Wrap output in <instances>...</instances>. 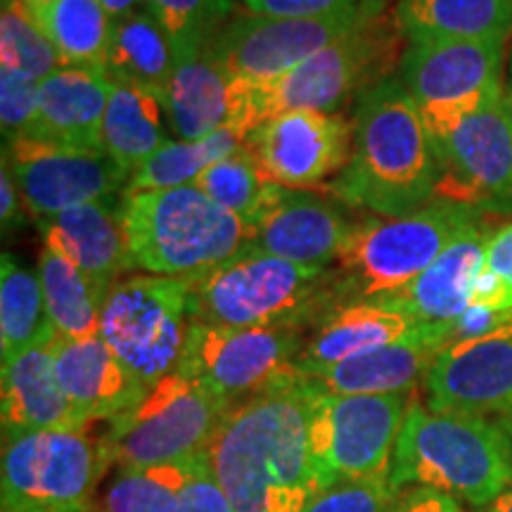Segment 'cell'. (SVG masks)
Segmentation results:
<instances>
[{"mask_svg":"<svg viewBox=\"0 0 512 512\" xmlns=\"http://www.w3.org/2000/svg\"><path fill=\"white\" fill-rule=\"evenodd\" d=\"M311 399L313 380L299 373L226 413L207 453L233 512H304L318 491Z\"/></svg>","mask_w":512,"mask_h":512,"instance_id":"1","label":"cell"},{"mask_svg":"<svg viewBox=\"0 0 512 512\" xmlns=\"http://www.w3.org/2000/svg\"><path fill=\"white\" fill-rule=\"evenodd\" d=\"M439 166L418 105L399 79L356 100L354 150L328 183L330 197L380 216H403L434 202Z\"/></svg>","mask_w":512,"mask_h":512,"instance_id":"2","label":"cell"},{"mask_svg":"<svg viewBox=\"0 0 512 512\" xmlns=\"http://www.w3.org/2000/svg\"><path fill=\"white\" fill-rule=\"evenodd\" d=\"M363 3V15L330 46L318 50L283 79L249 83L233 79V126L247 136L283 112H337L387 81L408 48L396 12Z\"/></svg>","mask_w":512,"mask_h":512,"instance_id":"3","label":"cell"},{"mask_svg":"<svg viewBox=\"0 0 512 512\" xmlns=\"http://www.w3.org/2000/svg\"><path fill=\"white\" fill-rule=\"evenodd\" d=\"M337 275L247 247L190 280V320L216 328H306L342 309Z\"/></svg>","mask_w":512,"mask_h":512,"instance_id":"4","label":"cell"},{"mask_svg":"<svg viewBox=\"0 0 512 512\" xmlns=\"http://www.w3.org/2000/svg\"><path fill=\"white\" fill-rule=\"evenodd\" d=\"M389 477L396 489L427 486L489 505L512 484V441L496 420L437 411L411 399Z\"/></svg>","mask_w":512,"mask_h":512,"instance_id":"5","label":"cell"},{"mask_svg":"<svg viewBox=\"0 0 512 512\" xmlns=\"http://www.w3.org/2000/svg\"><path fill=\"white\" fill-rule=\"evenodd\" d=\"M136 268L195 280L249 247V226L192 185L121 195Z\"/></svg>","mask_w":512,"mask_h":512,"instance_id":"6","label":"cell"},{"mask_svg":"<svg viewBox=\"0 0 512 512\" xmlns=\"http://www.w3.org/2000/svg\"><path fill=\"white\" fill-rule=\"evenodd\" d=\"M482 216L477 209L434 200L411 214L351 223L335 273L344 306L377 302L413 283Z\"/></svg>","mask_w":512,"mask_h":512,"instance_id":"7","label":"cell"},{"mask_svg":"<svg viewBox=\"0 0 512 512\" xmlns=\"http://www.w3.org/2000/svg\"><path fill=\"white\" fill-rule=\"evenodd\" d=\"M228 411L202 382L176 370L110 422L102 446L121 470L178 463L207 451Z\"/></svg>","mask_w":512,"mask_h":512,"instance_id":"8","label":"cell"},{"mask_svg":"<svg viewBox=\"0 0 512 512\" xmlns=\"http://www.w3.org/2000/svg\"><path fill=\"white\" fill-rule=\"evenodd\" d=\"M190 325V280L164 275L119 280L100 311V337L145 389L181 366Z\"/></svg>","mask_w":512,"mask_h":512,"instance_id":"9","label":"cell"},{"mask_svg":"<svg viewBox=\"0 0 512 512\" xmlns=\"http://www.w3.org/2000/svg\"><path fill=\"white\" fill-rule=\"evenodd\" d=\"M408 406V394H332L313 382L309 439L318 489L392 475Z\"/></svg>","mask_w":512,"mask_h":512,"instance_id":"10","label":"cell"},{"mask_svg":"<svg viewBox=\"0 0 512 512\" xmlns=\"http://www.w3.org/2000/svg\"><path fill=\"white\" fill-rule=\"evenodd\" d=\"M505 41L422 38L408 41L399 81L411 95L430 136L505 98L501 81Z\"/></svg>","mask_w":512,"mask_h":512,"instance_id":"11","label":"cell"},{"mask_svg":"<svg viewBox=\"0 0 512 512\" xmlns=\"http://www.w3.org/2000/svg\"><path fill=\"white\" fill-rule=\"evenodd\" d=\"M110 467L102 439L83 430H38L3 444V508L19 512H86Z\"/></svg>","mask_w":512,"mask_h":512,"instance_id":"12","label":"cell"},{"mask_svg":"<svg viewBox=\"0 0 512 512\" xmlns=\"http://www.w3.org/2000/svg\"><path fill=\"white\" fill-rule=\"evenodd\" d=\"M304 328H216L192 323L178 370L195 377L230 408L302 373Z\"/></svg>","mask_w":512,"mask_h":512,"instance_id":"13","label":"cell"},{"mask_svg":"<svg viewBox=\"0 0 512 512\" xmlns=\"http://www.w3.org/2000/svg\"><path fill=\"white\" fill-rule=\"evenodd\" d=\"M439 178L434 200L477 211H512V110L501 102L432 136Z\"/></svg>","mask_w":512,"mask_h":512,"instance_id":"14","label":"cell"},{"mask_svg":"<svg viewBox=\"0 0 512 512\" xmlns=\"http://www.w3.org/2000/svg\"><path fill=\"white\" fill-rule=\"evenodd\" d=\"M361 15L363 3L328 17H261L247 12L226 24L209 50L230 79L271 83L347 34Z\"/></svg>","mask_w":512,"mask_h":512,"instance_id":"15","label":"cell"},{"mask_svg":"<svg viewBox=\"0 0 512 512\" xmlns=\"http://www.w3.org/2000/svg\"><path fill=\"white\" fill-rule=\"evenodd\" d=\"M245 150L268 183L285 190L328 188L351 159L354 121L339 112H283L256 126Z\"/></svg>","mask_w":512,"mask_h":512,"instance_id":"16","label":"cell"},{"mask_svg":"<svg viewBox=\"0 0 512 512\" xmlns=\"http://www.w3.org/2000/svg\"><path fill=\"white\" fill-rule=\"evenodd\" d=\"M3 157L22 192L24 207L36 221L86 202L112 200L119 192L124 195L131 178L105 152L67 150L34 138L10 140Z\"/></svg>","mask_w":512,"mask_h":512,"instance_id":"17","label":"cell"},{"mask_svg":"<svg viewBox=\"0 0 512 512\" xmlns=\"http://www.w3.org/2000/svg\"><path fill=\"white\" fill-rule=\"evenodd\" d=\"M437 411L496 420L512 415V318L489 335L441 351L425 377Z\"/></svg>","mask_w":512,"mask_h":512,"instance_id":"18","label":"cell"},{"mask_svg":"<svg viewBox=\"0 0 512 512\" xmlns=\"http://www.w3.org/2000/svg\"><path fill=\"white\" fill-rule=\"evenodd\" d=\"M351 223L335 202L302 190L280 192L249 226V247L304 266L325 268L342 252Z\"/></svg>","mask_w":512,"mask_h":512,"instance_id":"19","label":"cell"},{"mask_svg":"<svg viewBox=\"0 0 512 512\" xmlns=\"http://www.w3.org/2000/svg\"><path fill=\"white\" fill-rule=\"evenodd\" d=\"M46 247L74 264L105 294L133 264L124 226V202L98 200L38 221Z\"/></svg>","mask_w":512,"mask_h":512,"instance_id":"20","label":"cell"},{"mask_svg":"<svg viewBox=\"0 0 512 512\" xmlns=\"http://www.w3.org/2000/svg\"><path fill=\"white\" fill-rule=\"evenodd\" d=\"M112 81L105 72L60 67L38 83V110L29 136L81 152H105L102 124Z\"/></svg>","mask_w":512,"mask_h":512,"instance_id":"21","label":"cell"},{"mask_svg":"<svg viewBox=\"0 0 512 512\" xmlns=\"http://www.w3.org/2000/svg\"><path fill=\"white\" fill-rule=\"evenodd\" d=\"M55 373L83 427L95 420H114L147 389L121 366L100 335L55 339Z\"/></svg>","mask_w":512,"mask_h":512,"instance_id":"22","label":"cell"},{"mask_svg":"<svg viewBox=\"0 0 512 512\" xmlns=\"http://www.w3.org/2000/svg\"><path fill=\"white\" fill-rule=\"evenodd\" d=\"M55 339L50 328L31 347L3 363L5 439L38 430H83L55 373Z\"/></svg>","mask_w":512,"mask_h":512,"instance_id":"23","label":"cell"},{"mask_svg":"<svg viewBox=\"0 0 512 512\" xmlns=\"http://www.w3.org/2000/svg\"><path fill=\"white\" fill-rule=\"evenodd\" d=\"M491 235L494 233H489L484 219L475 221L413 283L377 299V304L408 313L422 325H446L456 320L472 304V283L484 264Z\"/></svg>","mask_w":512,"mask_h":512,"instance_id":"24","label":"cell"},{"mask_svg":"<svg viewBox=\"0 0 512 512\" xmlns=\"http://www.w3.org/2000/svg\"><path fill=\"white\" fill-rule=\"evenodd\" d=\"M441 351V325H420L401 342L313 370L309 377L332 394H408L427 377Z\"/></svg>","mask_w":512,"mask_h":512,"instance_id":"25","label":"cell"},{"mask_svg":"<svg viewBox=\"0 0 512 512\" xmlns=\"http://www.w3.org/2000/svg\"><path fill=\"white\" fill-rule=\"evenodd\" d=\"M422 323L377 302H356L337 309L318 325L299 356L302 373L335 366L370 349L387 347L413 335Z\"/></svg>","mask_w":512,"mask_h":512,"instance_id":"26","label":"cell"},{"mask_svg":"<svg viewBox=\"0 0 512 512\" xmlns=\"http://www.w3.org/2000/svg\"><path fill=\"white\" fill-rule=\"evenodd\" d=\"M164 110L181 140H202L233 126V79L209 48L176 60Z\"/></svg>","mask_w":512,"mask_h":512,"instance_id":"27","label":"cell"},{"mask_svg":"<svg viewBox=\"0 0 512 512\" xmlns=\"http://www.w3.org/2000/svg\"><path fill=\"white\" fill-rule=\"evenodd\" d=\"M394 12L408 41H508L512 31V0H396Z\"/></svg>","mask_w":512,"mask_h":512,"instance_id":"28","label":"cell"},{"mask_svg":"<svg viewBox=\"0 0 512 512\" xmlns=\"http://www.w3.org/2000/svg\"><path fill=\"white\" fill-rule=\"evenodd\" d=\"M174 64V48L150 12L143 10L114 22L105 57V74L112 83L143 88L164 102Z\"/></svg>","mask_w":512,"mask_h":512,"instance_id":"29","label":"cell"},{"mask_svg":"<svg viewBox=\"0 0 512 512\" xmlns=\"http://www.w3.org/2000/svg\"><path fill=\"white\" fill-rule=\"evenodd\" d=\"M164 112V102L155 93L112 83L102 124V147L128 176L166 145Z\"/></svg>","mask_w":512,"mask_h":512,"instance_id":"30","label":"cell"},{"mask_svg":"<svg viewBox=\"0 0 512 512\" xmlns=\"http://www.w3.org/2000/svg\"><path fill=\"white\" fill-rule=\"evenodd\" d=\"M36 273L43 287L48 320L57 335L64 339L100 335V311L105 294L86 273L48 247L41 252Z\"/></svg>","mask_w":512,"mask_h":512,"instance_id":"31","label":"cell"},{"mask_svg":"<svg viewBox=\"0 0 512 512\" xmlns=\"http://www.w3.org/2000/svg\"><path fill=\"white\" fill-rule=\"evenodd\" d=\"M60 55L62 67H81L105 72L114 19L100 0H57L36 17Z\"/></svg>","mask_w":512,"mask_h":512,"instance_id":"32","label":"cell"},{"mask_svg":"<svg viewBox=\"0 0 512 512\" xmlns=\"http://www.w3.org/2000/svg\"><path fill=\"white\" fill-rule=\"evenodd\" d=\"M247 133L235 126H226L202 140H181L166 143L128 178L124 195L147 190H166L192 185L204 169L219 159L233 155L245 147Z\"/></svg>","mask_w":512,"mask_h":512,"instance_id":"33","label":"cell"},{"mask_svg":"<svg viewBox=\"0 0 512 512\" xmlns=\"http://www.w3.org/2000/svg\"><path fill=\"white\" fill-rule=\"evenodd\" d=\"M50 325L38 273L19 266L10 254L0 261V351L3 363L36 342Z\"/></svg>","mask_w":512,"mask_h":512,"instance_id":"34","label":"cell"},{"mask_svg":"<svg viewBox=\"0 0 512 512\" xmlns=\"http://www.w3.org/2000/svg\"><path fill=\"white\" fill-rule=\"evenodd\" d=\"M204 460L207 451L178 463L126 467L107 486L102 512H166L197 475Z\"/></svg>","mask_w":512,"mask_h":512,"instance_id":"35","label":"cell"},{"mask_svg":"<svg viewBox=\"0 0 512 512\" xmlns=\"http://www.w3.org/2000/svg\"><path fill=\"white\" fill-rule=\"evenodd\" d=\"M204 195L211 202H216L230 214H235L247 226H252L261 219V214L278 200L283 192L280 185L268 183L261 176L259 166L252 159V155L242 147V150L233 152V155L219 159L204 169L195 181Z\"/></svg>","mask_w":512,"mask_h":512,"instance_id":"36","label":"cell"},{"mask_svg":"<svg viewBox=\"0 0 512 512\" xmlns=\"http://www.w3.org/2000/svg\"><path fill=\"white\" fill-rule=\"evenodd\" d=\"M62 67L60 55L24 0H3L0 15V69L41 83Z\"/></svg>","mask_w":512,"mask_h":512,"instance_id":"37","label":"cell"},{"mask_svg":"<svg viewBox=\"0 0 512 512\" xmlns=\"http://www.w3.org/2000/svg\"><path fill=\"white\" fill-rule=\"evenodd\" d=\"M145 8L169 38L174 57L209 48L233 10V0H145Z\"/></svg>","mask_w":512,"mask_h":512,"instance_id":"38","label":"cell"},{"mask_svg":"<svg viewBox=\"0 0 512 512\" xmlns=\"http://www.w3.org/2000/svg\"><path fill=\"white\" fill-rule=\"evenodd\" d=\"M399 489L392 484V477L373 479H349L323 486L311 501L306 503L304 512H387Z\"/></svg>","mask_w":512,"mask_h":512,"instance_id":"39","label":"cell"},{"mask_svg":"<svg viewBox=\"0 0 512 512\" xmlns=\"http://www.w3.org/2000/svg\"><path fill=\"white\" fill-rule=\"evenodd\" d=\"M38 110V83L0 69V126L5 143L29 136Z\"/></svg>","mask_w":512,"mask_h":512,"instance_id":"40","label":"cell"},{"mask_svg":"<svg viewBox=\"0 0 512 512\" xmlns=\"http://www.w3.org/2000/svg\"><path fill=\"white\" fill-rule=\"evenodd\" d=\"M166 512H233L226 494L211 475L209 453L197 475L190 479V484L181 491L176 503Z\"/></svg>","mask_w":512,"mask_h":512,"instance_id":"41","label":"cell"},{"mask_svg":"<svg viewBox=\"0 0 512 512\" xmlns=\"http://www.w3.org/2000/svg\"><path fill=\"white\" fill-rule=\"evenodd\" d=\"M252 15L261 17H328L356 10L361 0H242Z\"/></svg>","mask_w":512,"mask_h":512,"instance_id":"42","label":"cell"},{"mask_svg":"<svg viewBox=\"0 0 512 512\" xmlns=\"http://www.w3.org/2000/svg\"><path fill=\"white\" fill-rule=\"evenodd\" d=\"M510 318H512V311H494V309H486V306L470 304L467 306V311L460 313L456 320L441 325V342H444V349H448L453 347V344L467 342V339L484 337L508 323Z\"/></svg>","mask_w":512,"mask_h":512,"instance_id":"43","label":"cell"},{"mask_svg":"<svg viewBox=\"0 0 512 512\" xmlns=\"http://www.w3.org/2000/svg\"><path fill=\"white\" fill-rule=\"evenodd\" d=\"M387 512H465L453 496L427 486H403Z\"/></svg>","mask_w":512,"mask_h":512,"instance_id":"44","label":"cell"},{"mask_svg":"<svg viewBox=\"0 0 512 512\" xmlns=\"http://www.w3.org/2000/svg\"><path fill=\"white\" fill-rule=\"evenodd\" d=\"M484 266L505 285L512 304V223L491 235L486 242Z\"/></svg>","mask_w":512,"mask_h":512,"instance_id":"45","label":"cell"},{"mask_svg":"<svg viewBox=\"0 0 512 512\" xmlns=\"http://www.w3.org/2000/svg\"><path fill=\"white\" fill-rule=\"evenodd\" d=\"M472 304L494 311H512L508 290L484 264L479 268L475 283H472Z\"/></svg>","mask_w":512,"mask_h":512,"instance_id":"46","label":"cell"},{"mask_svg":"<svg viewBox=\"0 0 512 512\" xmlns=\"http://www.w3.org/2000/svg\"><path fill=\"white\" fill-rule=\"evenodd\" d=\"M0 192H3V202H0V219H3V228H17L22 223V192L17 188L15 176L8 159L3 157V169H0Z\"/></svg>","mask_w":512,"mask_h":512,"instance_id":"47","label":"cell"},{"mask_svg":"<svg viewBox=\"0 0 512 512\" xmlns=\"http://www.w3.org/2000/svg\"><path fill=\"white\" fill-rule=\"evenodd\" d=\"M100 5L105 8L107 15H110L114 22L124 19L128 15H136V12H143L145 0H100Z\"/></svg>","mask_w":512,"mask_h":512,"instance_id":"48","label":"cell"},{"mask_svg":"<svg viewBox=\"0 0 512 512\" xmlns=\"http://www.w3.org/2000/svg\"><path fill=\"white\" fill-rule=\"evenodd\" d=\"M482 512H512V489L503 491L496 501H491L489 505H484Z\"/></svg>","mask_w":512,"mask_h":512,"instance_id":"49","label":"cell"},{"mask_svg":"<svg viewBox=\"0 0 512 512\" xmlns=\"http://www.w3.org/2000/svg\"><path fill=\"white\" fill-rule=\"evenodd\" d=\"M55 3H57V0H24V5H27L29 12L34 17H41L43 12H46L50 5H55Z\"/></svg>","mask_w":512,"mask_h":512,"instance_id":"50","label":"cell"},{"mask_svg":"<svg viewBox=\"0 0 512 512\" xmlns=\"http://www.w3.org/2000/svg\"><path fill=\"white\" fill-rule=\"evenodd\" d=\"M496 422L503 427L505 434H508L510 441H512V415H510V418H501V420H496Z\"/></svg>","mask_w":512,"mask_h":512,"instance_id":"51","label":"cell"},{"mask_svg":"<svg viewBox=\"0 0 512 512\" xmlns=\"http://www.w3.org/2000/svg\"><path fill=\"white\" fill-rule=\"evenodd\" d=\"M366 3H373V5H382V8H389V0H366Z\"/></svg>","mask_w":512,"mask_h":512,"instance_id":"52","label":"cell"},{"mask_svg":"<svg viewBox=\"0 0 512 512\" xmlns=\"http://www.w3.org/2000/svg\"><path fill=\"white\" fill-rule=\"evenodd\" d=\"M508 102H510V110H512V83H510V93H508Z\"/></svg>","mask_w":512,"mask_h":512,"instance_id":"53","label":"cell"},{"mask_svg":"<svg viewBox=\"0 0 512 512\" xmlns=\"http://www.w3.org/2000/svg\"><path fill=\"white\" fill-rule=\"evenodd\" d=\"M3 512H19V510H8V508H3Z\"/></svg>","mask_w":512,"mask_h":512,"instance_id":"54","label":"cell"}]
</instances>
